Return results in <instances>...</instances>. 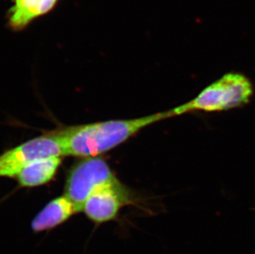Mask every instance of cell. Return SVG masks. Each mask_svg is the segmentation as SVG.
Listing matches in <instances>:
<instances>
[{
    "instance_id": "1",
    "label": "cell",
    "mask_w": 255,
    "mask_h": 254,
    "mask_svg": "<svg viewBox=\"0 0 255 254\" xmlns=\"http://www.w3.org/2000/svg\"><path fill=\"white\" fill-rule=\"evenodd\" d=\"M171 109L141 118L110 120L56 129L65 156L95 157L109 152L138 134L145 127L172 118Z\"/></svg>"
},
{
    "instance_id": "2",
    "label": "cell",
    "mask_w": 255,
    "mask_h": 254,
    "mask_svg": "<svg viewBox=\"0 0 255 254\" xmlns=\"http://www.w3.org/2000/svg\"><path fill=\"white\" fill-rule=\"evenodd\" d=\"M254 87L241 73H228L209 84L190 101L171 109L173 118L194 112L218 113L242 108L251 102Z\"/></svg>"
},
{
    "instance_id": "3",
    "label": "cell",
    "mask_w": 255,
    "mask_h": 254,
    "mask_svg": "<svg viewBox=\"0 0 255 254\" xmlns=\"http://www.w3.org/2000/svg\"><path fill=\"white\" fill-rule=\"evenodd\" d=\"M119 181L105 159L99 156L81 158L70 168L64 194L81 213L87 198L99 187Z\"/></svg>"
},
{
    "instance_id": "4",
    "label": "cell",
    "mask_w": 255,
    "mask_h": 254,
    "mask_svg": "<svg viewBox=\"0 0 255 254\" xmlns=\"http://www.w3.org/2000/svg\"><path fill=\"white\" fill-rule=\"evenodd\" d=\"M65 156L56 130L29 139L0 154V177L14 178L27 164L40 158Z\"/></svg>"
},
{
    "instance_id": "5",
    "label": "cell",
    "mask_w": 255,
    "mask_h": 254,
    "mask_svg": "<svg viewBox=\"0 0 255 254\" xmlns=\"http://www.w3.org/2000/svg\"><path fill=\"white\" fill-rule=\"evenodd\" d=\"M139 198L120 181L95 190L85 201L81 213L95 226L118 219L123 207L137 206Z\"/></svg>"
},
{
    "instance_id": "6",
    "label": "cell",
    "mask_w": 255,
    "mask_h": 254,
    "mask_svg": "<svg viewBox=\"0 0 255 254\" xmlns=\"http://www.w3.org/2000/svg\"><path fill=\"white\" fill-rule=\"evenodd\" d=\"M80 213L72 201L65 194L51 200L35 217L31 223L32 232H49L65 224L75 214Z\"/></svg>"
},
{
    "instance_id": "7",
    "label": "cell",
    "mask_w": 255,
    "mask_h": 254,
    "mask_svg": "<svg viewBox=\"0 0 255 254\" xmlns=\"http://www.w3.org/2000/svg\"><path fill=\"white\" fill-rule=\"evenodd\" d=\"M59 0H12L7 13V25L12 31L26 28L32 21L51 12Z\"/></svg>"
},
{
    "instance_id": "8",
    "label": "cell",
    "mask_w": 255,
    "mask_h": 254,
    "mask_svg": "<svg viewBox=\"0 0 255 254\" xmlns=\"http://www.w3.org/2000/svg\"><path fill=\"white\" fill-rule=\"evenodd\" d=\"M62 163V157H49L31 162L17 173L14 179L21 187H41L55 178Z\"/></svg>"
}]
</instances>
